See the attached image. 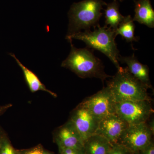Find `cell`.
I'll return each instance as SVG.
<instances>
[{
    "mask_svg": "<svg viewBox=\"0 0 154 154\" xmlns=\"http://www.w3.org/2000/svg\"><path fill=\"white\" fill-rule=\"evenodd\" d=\"M133 153L122 145L116 143L112 145L107 154H132Z\"/></svg>",
    "mask_w": 154,
    "mask_h": 154,
    "instance_id": "19",
    "label": "cell"
},
{
    "mask_svg": "<svg viewBox=\"0 0 154 154\" xmlns=\"http://www.w3.org/2000/svg\"><path fill=\"white\" fill-rule=\"evenodd\" d=\"M81 103L99 120L116 113V102L107 86L87 97Z\"/></svg>",
    "mask_w": 154,
    "mask_h": 154,
    "instance_id": "7",
    "label": "cell"
},
{
    "mask_svg": "<svg viewBox=\"0 0 154 154\" xmlns=\"http://www.w3.org/2000/svg\"><path fill=\"white\" fill-rule=\"evenodd\" d=\"M70 120L85 142L95 134L99 121L81 103L71 113Z\"/></svg>",
    "mask_w": 154,
    "mask_h": 154,
    "instance_id": "8",
    "label": "cell"
},
{
    "mask_svg": "<svg viewBox=\"0 0 154 154\" xmlns=\"http://www.w3.org/2000/svg\"><path fill=\"white\" fill-rule=\"evenodd\" d=\"M135 4L134 21L145 25L149 28L154 27V11L150 0H134Z\"/></svg>",
    "mask_w": 154,
    "mask_h": 154,
    "instance_id": "12",
    "label": "cell"
},
{
    "mask_svg": "<svg viewBox=\"0 0 154 154\" xmlns=\"http://www.w3.org/2000/svg\"><path fill=\"white\" fill-rule=\"evenodd\" d=\"M107 82L116 103L126 101L151 100L148 88L129 71L121 67Z\"/></svg>",
    "mask_w": 154,
    "mask_h": 154,
    "instance_id": "3",
    "label": "cell"
},
{
    "mask_svg": "<svg viewBox=\"0 0 154 154\" xmlns=\"http://www.w3.org/2000/svg\"><path fill=\"white\" fill-rule=\"evenodd\" d=\"M153 112L151 100L123 101L116 105V113L129 125L146 122Z\"/></svg>",
    "mask_w": 154,
    "mask_h": 154,
    "instance_id": "5",
    "label": "cell"
},
{
    "mask_svg": "<svg viewBox=\"0 0 154 154\" xmlns=\"http://www.w3.org/2000/svg\"><path fill=\"white\" fill-rule=\"evenodd\" d=\"M93 31L85 30L66 36V39L68 41L76 39L84 42L89 48L104 54L118 69L121 67L118 61L120 55L115 42V30L106 25L101 27L99 25Z\"/></svg>",
    "mask_w": 154,
    "mask_h": 154,
    "instance_id": "2",
    "label": "cell"
},
{
    "mask_svg": "<svg viewBox=\"0 0 154 154\" xmlns=\"http://www.w3.org/2000/svg\"><path fill=\"white\" fill-rule=\"evenodd\" d=\"M59 154H85L84 149H78L58 148Z\"/></svg>",
    "mask_w": 154,
    "mask_h": 154,
    "instance_id": "20",
    "label": "cell"
},
{
    "mask_svg": "<svg viewBox=\"0 0 154 154\" xmlns=\"http://www.w3.org/2000/svg\"><path fill=\"white\" fill-rule=\"evenodd\" d=\"M71 44L70 52L66 59L63 61L61 66L69 69L82 79L95 78L104 83L112 76L107 74L102 61L96 57L88 48H77Z\"/></svg>",
    "mask_w": 154,
    "mask_h": 154,
    "instance_id": "1",
    "label": "cell"
},
{
    "mask_svg": "<svg viewBox=\"0 0 154 154\" xmlns=\"http://www.w3.org/2000/svg\"><path fill=\"white\" fill-rule=\"evenodd\" d=\"M13 105L11 104H6L3 105H0V116L3 115L9 109L12 107Z\"/></svg>",
    "mask_w": 154,
    "mask_h": 154,
    "instance_id": "22",
    "label": "cell"
},
{
    "mask_svg": "<svg viewBox=\"0 0 154 154\" xmlns=\"http://www.w3.org/2000/svg\"><path fill=\"white\" fill-rule=\"evenodd\" d=\"M140 154H154V143L152 140L144 148L139 151Z\"/></svg>",
    "mask_w": 154,
    "mask_h": 154,
    "instance_id": "21",
    "label": "cell"
},
{
    "mask_svg": "<svg viewBox=\"0 0 154 154\" xmlns=\"http://www.w3.org/2000/svg\"><path fill=\"white\" fill-rule=\"evenodd\" d=\"M148 125L149 128H150V130L151 131L152 133L153 134L154 133V119H152L148 123H147Z\"/></svg>",
    "mask_w": 154,
    "mask_h": 154,
    "instance_id": "24",
    "label": "cell"
},
{
    "mask_svg": "<svg viewBox=\"0 0 154 154\" xmlns=\"http://www.w3.org/2000/svg\"></svg>",
    "mask_w": 154,
    "mask_h": 154,
    "instance_id": "27",
    "label": "cell"
},
{
    "mask_svg": "<svg viewBox=\"0 0 154 154\" xmlns=\"http://www.w3.org/2000/svg\"><path fill=\"white\" fill-rule=\"evenodd\" d=\"M7 134L5 132L4 130L2 128L0 125V144L2 143L4 138L7 135Z\"/></svg>",
    "mask_w": 154,
    "mask_h": 154,
    "instance_id": "23",
    "label": "cell"
},
{
    "mask_svg": "<svg viewBox=\"0 0 154 154\" xmlns=\"http://www.w3.org/2000/svg\"><path fill=\"white\" fill-rule=\"evenodd\" d=\"M103 0H83L72 5L68 13L69 25L67 36L82 30L96 28L102 16L103 7L107 5Z\"/></svg>",
    "mask_w": 154,
    "mask_h": 154,
    "instance_id": "4",
    "label": "cell"
},
{
    "mask_svg": "<svg viewBox=\"0 0 154 154\" xmlns=\"http://www.w3.org/2000/svg\"><path fill=\"white\" fill-rule=\"evenodd\" d=\"M0 154H19L18 150L14 148L7 135L0 144Z\"/></svg>",
    "mask_w": 154,
    "mask_h": 154,
    "instance_id": "17",
    "label": "cell"
},
{
    "mask_svg": "<svg viewBox=\"0 0 154 154\" xmlns=\"http://www.w3.org/2000/svg\"><path fill=\"white\" fill-rule=\"evenodd\" d=\"M19 154H54L52 152L45 149L41 144L28 149L18 150Z\"/></svg>",
    "mask_w": 154,
    "mask_h": 154,
    "instance_id": "18",
    "label": "cell"
},
{
    "mask_svg": "<svg viewBox=\"0 0 154 154\" xmlns=\"http://www.w3.org/2000/svg\"><path fill=\"white\" fill-rule=\"evenodd\" d=\"M128 125L126 122L114 113L99 121L95 134L102 136L113 144L118 143L122 134Z\"/></svg>",
    "mask_w": 154,
    "mask_h": 154,
    "instance_id": "9",
    "label": "cell"
},
{
    "mask_svg": "<svg viewBox=\"0 0 154 154\" xmlns=\"http://www.w3.org/2000/svg\"><path fill=\"white\" fill-rule=\"evenodd\" d=\"M132 154H140L139 152H134Z\"/></svg>",
    "mask_w": 154,
    "mask_h": 154,
    "instance_id": "25",
    "label": "cell"
},
{
    "mask_svg": "<svg viewBox=\"0 0 154 154\" xmlns=\"http://www.w3.org/2000/svg\"><path fill=\"white\" fill-rule=\"evenodd\" d=\"M119 62L126 64L128 71L148 88H152L149 78V69L146 65L141 63L134 53L130 56H119Z\"/></svg>",
    "mask_w": 154,
    "mask_h": 154,
    "instance_id": "11",
    "label": "cell"
},
{
    "mask_svg": "<svg viewBox=\"0 0 154 154\" xmlns=\"http://www.w3.org/2000/svg\"><path fill=\"white\" fill-rule=\"evenodd\" d=\"M147 122L128 125L122 134L118 143L132 152L140 151L144 148L152 140L154 135Z\"/></svg>",
    "mask_w": 154,
    "mask_h": 154,
    "instance_id": "6",
    "label": "cell"
},
{
    "mask_svg": "<svg viewBox=\"0 0 154 154\" xmlns=\"http://www.w3.org/2000/svg\"><path fill=\"white\" fill-rule=\"evenodd\" d=\"M54 141L58 148L84 149V142L69 120L59 127L53 132Z\"/></svg>",
    "mask_w": 154,
    "mask_h": 154,
    "instance_id": "10",
    "label": "cell"
},
{
    "mask_svg": "<svg viewBox=\"0 0 154 154\" xmlns=\"http://www.w3.org/2000/svg\"><path fill=\"white\" fill-rule=\"evenodd\" d=\"M10 54L16 60L18 65L21 68L25 77V82L32 93H35L38 91H43L47 92L53 97H57L56 94L48 89L40 81L37 76L33 71L25 66L17 58L15 54L13 53H11Z\"/></svg>",
    "mask_w": 154,
    "mask_h": 154,
    "instance_id": "13",
    "label": "cell"
},
{
    "mask_svg": "<svg viewBox=\"0 0 154 154\" xmlns=\"http://www.w3.org/2000/svg\"><path fill=\"white\" fill-rule=\"evenodd\" d=\"M120 1V2H123V1H124V0H119Z\"/></svg>",
    "mask_w": 154,
    "mask_h": 154,
    "instance_id": "26",
    "label": "cell"
},
{
    "mask_svg": "<svg viewBox=\"0 0 154 154\" xmlns=\"http://www.w3.org/2000/svg\"><path fill=\"white\" fill-rule=\"evenodd\" d=\"M111 146L106 138L97 134L91 136L84 143L85 154H107Z\"/></svg>",
    "mask_w": 154,
    "mask_h": 154,
    "instance_id": "14",
    "label": "cell"
},
{
    "mask_svg": "<svg viewBox=\"0 0 154 154\" xmlns=\"http://www.w3.org/2000/svg\"><path fill=\"white\" fill-rule=\"evenodd\" d=\"M134 22L130 15L125 17L124 19L115 30L116 36L120 35L128 42L132 43L133 42L137 41L138 37L134 36L135 26Z\"/></svg>",
    "mask_w": 154,
    "mask_h": 154,
    "instance_id": "16",
    "label": "cell"
},
{
    "mask_svg": "<svg viewBox=\"0 0 154 154\" xmlns=\"http://www.w3.org/2000/svg\"><path fill=\"white\" fill-rule=\"evenodd\" d=\"M106 6L107 8L105 10V25H109L110 28L115 31L125 17L119 12V4L117 0H113L107 4Z\"/></svg>",
    "mask_w": 154,
    "mask_h": 154,
    "instance_id": "15",
    "label": "cell"
}]
</instances>
